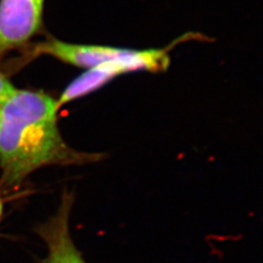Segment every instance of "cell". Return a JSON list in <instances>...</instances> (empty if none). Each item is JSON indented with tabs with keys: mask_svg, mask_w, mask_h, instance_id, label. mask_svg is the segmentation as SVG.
<instances>
[{
	"mask_svg": "<svg viewBox=\"0 0 263 263\" xmlns=\"http://www.w3.org/2000/svg\"><path fill=\"white\" fill-rule=\"evenodd\" d=\"M58 102L43 92L15 90L0 104V185L20 186L36 170L49 165L92 161L62 139L57 127Z\"/></svg>",
	"mask_w": 263,
	"mask_h": 263,
	"instance_id": "6da1fadb",
	"label": "cell"
},
{
	"mask_svg": "<svg viewBox=\"0 0 263 263\" xmlns=\"http://www.w3.org/2000/svg\"><path fill=\"white\" fill-rule=\"evenodd\" d=\"M168 62L167 54L162 50H128L124 56L90 68L76 78L57 101L59 108L72 100L97 90L115 76L133 70H159L168 66Z\"/></svg>",
	"mask_w": 263,
	"mask_h": 263,
	"instance_id": "7a4b0ae2",
	"label": "cell"
},
{
	"mask_svg": "<svg viewBox=\"0 0 263 263\" xmlns=\"http://www.w3.org/2000/svg\"><path fill=\"white\" fill-rule=\"evenodd\" d=\"M44 0H0V61L39 30Z\"/></svg>",
	"mask_w": 263,
	"mask_h": 263,
	"instance_id": "3957f363",
	"label": "cell"
},
{
	"mask_svg": "<svg viewBox=\"0 0 263 263\" xmlns=\"http://www.w3.org/2000/svg\"><path fill=\"white\" fill-rule=\"evenodd\" d=\"M73 196L65 193L56 214L36 227L37 235L47 247V256L42 263H87L70 234V213Z\"/></svg>",
	"mask_w": 263,
	"mask_h": 263,
	"instance_id": "277c9868",
	"label": "cell"
},
{
	"mask_svg": "<svg viewBox=\"0 0 263 263\" xmlns=\"http://www.w3.org/2000/svg\"><path fill=\"white\" fill-rule=\"evenodd\" d=\"M128 50L101 45L71 44L51 38L39 43L32 53L34 55H49L66 64L90 69L105 62L124 56Z\"/></svg>",
	"mask_w": 263,
	"mask_h": 263,
	"instance_id": "5b68a950",
	"label": "cell"
},
{
	"mask_svg": "<svg viewBox=\"0 0 263 263\" xmlns=\"http://www.w3.org/2000/svg\"><path fill=\"white\" fill-rule=\"evenodd\" d=\"M16 88L12 85L5 74L0 71V104L15 92Z\"/></svg>",
	"mask_w": 263,
	"mask_h": 263,
	"instance_id": "8992f818",
	"label": "cell"
},
{
	"mask_svg": "<svg viewBox=\"0 0 263 263\" xmlns=\"http://www.w3.org/2000/svg\"><path fill=\"white\" fill-rule=\"evenodd\" d=\"M3 210H4L3 201H2V199L0 198V220H1V217H2V216H3Z\"/></svg>",
	"mask_w": 263,
	"mask_h": 263,
	"instance_id": "52a82bcc",
	"label": "cell"
}]
</instances>
